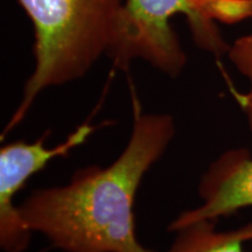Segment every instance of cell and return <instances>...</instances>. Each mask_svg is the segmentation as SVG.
Segmentation results:
<instances>
[{"instance_id":"1","label":"cell","mask_w":252,"mask_h":252,"mask_svg":"<svg viewBox=\"0 0 252 252\" xmlns=\"http://www.w3.org/2000/svg\"><path fill=\"white\" fill-rule=\"evenodd\" d=\"M132 108L130 139L111 165L77 169L67 185L36 189L19 206L32 232L64 252H152L135 234V195L172 143L175 122L144 112L134 94Z\"/></svg>"},{"instance_id":"2","label":"cell","mask_w":252,"mask_h":252,"mask_svg":"<svg viewBox=\"0 0 252 252\" xmlns=\"http://www.w3.org/2000/svg\"><path fill=\"white\" fill-rule=\"evenodd\" d=\"M126 0H18L34 32V69L4 130L18 126L48 88L84 77L108 56Z\"/></svg>"},{"instance_id":"3","label":"cell","mask_w":252,"mask_h":252,"mask_svg":"<svg viewBox=\"0 0 252 252\" xmlns=\"http://www.w3.org/2000/svg\"><path fill=\"white\" fill-rule=\"evenodd\" d=\"M248 0H126L108 56L117 69L127 70L141 60L171 78L179 77L187 54L172 19L184 14L195 45L215 56L226 54L229 45L216 21L244 20Z\"/></svg>"},{"instance_id":"4","label":"cell","mask_w":252,"mask_h":252,"mask_svg":"<svg viewBox=\"0 0 252 252\" xmlns=\"http://www.w3.org/2000/svg\"><path fill=\"white\" fill-rule=\"evenodd\" d=\"M97 130L91 123L78 126L64 141L46 147L49 133L33 141H13L0 150V247L5 252H24L28 248L33 232L25 222L14 198L26 182L42 171L53 159L64 157L71 150L84 144Z\"/></svg>"},{"instance_id":"5","label":"cell","mask_w":252,"mask_h":252,"mask_svg":"<svg viewBox=\"0 0 252 252\" xmlns=\"http://www.w3.org/2000/svg\"><path fill=\"white\" fill-rule=\"evenodd\" d=\"M198 195L202 203L181 213L169 224V231L252 207V156L249 151H226L210 163L198 185Z\"/></svg>"},{"instance_id":"6","label":"cell","mask_w":252,"mask_h":252,"mask_svg":"<svg viewBox=\"0 0 252 252\" xmlns=\"http://www.w3.org/2000/svg\"><path fill=\"white\" fill-rule=\"evenodd\" d=\"M252 241V223L231 231H216L215 220H200L176 231L167 252H244Z\"/></svg>"},{"instance_id":"7","label":"cell","mask_w":252,"mask_h":252,"mask_svg":"<svg viewBox=\"0 0 252 252\" xmlns=\"http://www.w3.org/2000/svg\"><path fill=\"white\" fill-rule=\"evenodd\" d=\"M250 18H252V0H250ZM226 54L234 67L249 82L248 93L242 94L239 100H241V105L247 116L249 127L252 133V32L236 39L234 43L230 45Z\"/></svg>"}]
</instances>
